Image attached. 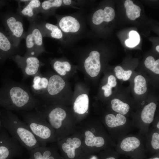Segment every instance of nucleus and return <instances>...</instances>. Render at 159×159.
Listing matches in <instances>:
<instances>
[{"instance_id":"41","label":"nucleus","mask_w":159,"mask_h":159,"mask_svg":"<svg viewBox=\"0 0 159 159\" xmlns=\"http://www.w3.org/2000/svg\"></svg>"},{"instance_id":"16","label":"nucleus","mask_w":159,"mask_h":159,"mask_svg":"<svg viewBox=\"0 0 159 159\" xmlns=\"http://www.w3.org/2000/svg\"><path fill=\"white\" fill-rule=\"evenodd\" d=\"M27 159H59L56 153L52 149L38 146L29 151Z\"/></svg>"},{"instance_id":"1","label":"nucleus","mask_w":159,"mask_h":159,"mask_svg":"<svg viewBox=\"0 0 159 159\" xmlns=\"http://www.w3.org/2000/svg\"><path fill=\"white\" fill-rule=\"evenodd\" d=\"M0 87V107L10 111H30L41 104L28 87L8 77H3Z\"/></svg>"},{"instance_id":"15","label":"nucleus","mask_w":159,"mask_h":159,"mask_svg":"<svg viewBox=\"0 0 159 159\" xmlns=\"http://www.w3.org/2000/svg\"><path fill=\"white\" fill-rule=\"evenodd\" d=\"M62 0H46L41 2L39 13H41L44 19L56 15L57 9L62 7Z\"/></svg>"},{"instance_id":"22","label":"nucleus","mask_w":159,"mask_h":159,"mask_svg":"<svg viewBox=\"0 0 159 159\" xmlns=\"http://www.w3.org/2000/svg\"><path fill=\"white\" fill-rule=\"evenodd\" d=\"M105 119L106 124L111 128L122 125L126 121L125 117L120 113L117 114L116 117L112 114H108L106 115Z\"/></svg>"},{"instance_id":"9","label":"nucleus","mask_w":159,"mask_h":159,"mask_svg":"<svg viewBox=\"0 0 159 159\" xmlns=\"http://www.w3.org/2000/svg\"><path fill=\"white\" fill-rule=\"evenodd\" d=\"M23 5H18L17 14L26 17L30 22L37 21L41 2L39 0H20Z\"/></svg>"},{"instance_id":"29","label":"nucleus","mask_w":159,"mask_h":159,"mask_svg":"<svg viewBox=\"0 0 159 159\" xmlns=\"http://www.w3.org/2000/svg\"><path fill=\"white\" fill-rule=\"evenodd\" d=\"M145 66L155 73L159 74V59L155 60L152 56H149L146 59L144 62Z\"/></svg>"},{"instance_id":"4","label":"nucleus","mask_w":159,"mask_h":159,"mask_svg":"<svg viewBox=\"0 0 159 159\" xmlns=\"http://www.w3.org/2000/svg\"><path fill=\"white\" fill-rule=\"evenodd\" d=\"M19 112L40 145L43 146L45 142L52 138V130L40 113L35 109Z\"/></svg>"},{"instance_id":"12","label":"nucleus","mask_w":159,"mask_h":159,"mask_svg":"<svg viewBox=\"0 0 159 159\" xmlns=\"http://www.w3.org/2000/svg\"><path fill=\"white\" fill-rule=\"evenodd\" d=\"M84 65L87 73L91 77L97 76L101 68L100 54L96 50H91L85 58Z\"/></svg>"},{"instance_id":"32","label":"nucleus","mask_w":159,"mask_h":159,"mask_svg":"<svg viewBox=\"0 0 159 159\" xmlns=\"http://www.w3.org/2000/svg\"><path fill=\"white\" fill-rule=\"evenodd\" d=\"M117 77L119 79H122L125 76L126 71L124 70L121 66H118L114 69Z\"/></svg>"},{"instance_id":"24","label":"nucleus","mask_w":159,"mask_h":159,"mask_svg":"<svg viewBox=\"0 0 159 159\" xmlns=\"http://www.w3.org/2000/svg\"><path fill=\"white\" fill-rule=\"evenodd\" d=\"M85 143L89 146L97 147L102 146L104 144L105 141L103 138L101 137H95L91 131L87 130L85 133Z\"/></svg>"},{"instance_id":"21","label":"nucleus","mask_w":159,"mask_h":159,"mask_svg":"<svg viewBox=\"0 0 159 159\" xmlns=\"http://www.w3.org/2000/svg\"><path fill=\"white\" fill-rule=\"evenodd\" d=\"M156 107V104L152 102L144 107L141 114V118L143 122L149 124L153 121Z\"/></svg>"},{"instance_id":"23","label":"nucleus","mask_w":159,"mask_h":159,"mask_svg":"<svg viewBox=\"0 0 159 159\" xmlns=\"http://www.w3.org/2000/svg\"><path fill=\"white\" fill-rule=\"evenodd\" d=\"M54 69L59 74L62 76L65 75L67 72L69 71L71 65L68 61L55 59L52 62Z\"/></svg>"},{"instance_id":"7","label":"nucleus","mask_w":159,"mask_h":159,"mask_svg":"<svg viewBox=\"0 0 159 159\" xmlns=\"http://www.w3.org/2000/svg\"><path fill=\"white\" fill-rule=\"evenodd\" d=\"M14 61L21 69L23 74V80L33 77L39 73L43 63L37 58L33 56H22L16 54L9 58Z\"/></svg>"},{"instance_id":"13","label":"nucleus","mask_w":159,"mask_h":159,"mask_svg":"<svg viewBox=\"0 0 159 159\" xmlns=\"http://www.w3.org/2000/svg\"><path fill=\"white\" fill-rule=\"evenodd\" d=\"M19 54L18 48L14 46L8 37L0 31V64L14 55Z\"/></svg>"},{"instance_id":"33","label":"nucleus","mask_w":159,"mask_h":159,"mask_svg":"<svg viewBox=\"0 0 159 159\" xmlns=\"http://www.w3.org/2000/svg\"><path fill=\"white\" fill-rule=\"evenodd\" d=\"M112 88L107 84L102 87V89L104 90V95L105 96L108 97L111 95L112 94Z\"/></svg>"},{"instance_id":"37","label":"nucleus","mask_w":159,"mask_h":159,"mask_svg":"<svg viewBox=\"0 0 159 159\" xmlns=\"http://www.w3.org/2000/svg\"><path fill=\"white\" fill-rule=\"evenodd\" d=\"M156 49L158 52H159V46L158 45L156 47Z\"/></svg>"},{"instance_id":"38","label":"nucleus","mask_w":159,"mask_h":159,"mask_svg":"<svg viewBox=\"0 0 159 159\" xmlns=\"http://www.w3.org/2000/svg\"><path fill=\"white\" fill-rule=\"evenodd\" d=\"M106 159H115V158L113 157H110L107 158Z\"/></svg>"},{"instance_id":"11","label":"nucleus","mask_w":159,"mask_h":159,"mask_svg":"<svg viewBox=\"0 0 159 159\" xmlns=\"http://www.w3.org/2000/svg\"><path fill=\"white\" fill-rule=\"evenodd\" d=\"M36 22L43 37H49L57 39L64 46V37L63 34L56 25L50 23L44 20L39 21H36Z\"/></svg>"},{"instance_id":"20","label":"nucleus","mask_w":159,"mask_h":159,"mask_svg":"<svg viewBox=\"0 0 159 159\" xmlns=\"http://www.w3.org/2000/svg\"><path fill=\"white\" fill-rule=\"evenodd\" d=\"M124 6L126 15L130 19L134 20L140 16L141 9L138 6L134 4L132 1L126 0Z\"/></svg>"},{"instance_id":"36","label":"nucleus","mask_w":159,"mask_h":159,"mask_svg":"<svg viewBox=\"0 0 159 159\" xmlns=\"http://www.w3.org/2000/svg\"><path fill=\"white\" fill-rule=\"evenodd\" d=\"M1 110H0V129L1 126H2V123H1Z\"/></svg>"},{"instance_id":"14","label":"nucleus","mask_w":159,"mask_h":159,"mask_svg":"<svg viewBox=\"0 0 159 159\" xmlns=\"http://www.w3.org/2000/svg\"><path fill=\"white\" fill-rule=\"evenodd\" d=\"M65 85L64 81L60 76L57 74L53 75L49 79L48 85L46 90L42 94L36 97L37 98L47 95L49 97L55 96L63 89Z\"/></svg>"},{"instance_id":"2","label":"nucleus","mask_w":159,"mask_h":159,"mask_svg":"<svg viewBox=\"0 0 159 159\" xmlns=\"http://www.w3.org/2000/svg\"><path fill=\"white\" fill-rule=\"evenodd\" d=\"M87 14L84 9L69 14H56V25L62 31L64 37V46H72L80 39L87 37Z\"/></svg>"},{"instance_id":"6","label":"nucleus","mask_w":159,"mask_h":159,"mask_svg":"<svg viewBox=\"0 0 159 159\" xmlns=\"http://www.w3.org/2000/svg\"><path fill=\"white\" fill-rule=\"evenodd\" d=\"M20 15L12 13L8 15L5 20L7 31V36L12 44L18 48L23 38H24V32L23 19Z\"/></svg>"},{"instance_id":"39","label":"nucleus","mask_w":159,"mask_h":159,"mask_svg":"<svg viewBox=\"0 0 159 159\" xmlns=\"http://www.w3.org/2000/svg\"><path fill=\"white\" fill-rule=\"evenodd\" d=\"M157 127L158 128H159V122H158L157 125Z\"/></svg>"},{"instance_id":"30","label":"nucleus","mask_w":159,"mask_h":159,"mask_svg":"<svg viewBox=\"0 0 159 159\" xmlns=\"http://www.w3.org/2000/svg\"><path fill=\"white\" fill-rule=\"evenodd\" d=\"M129 38L125 41L126 45L130 47H133L140 42V38L139 34L135 31L132 30L129 33Z\"/></svg>"},{"instance_id":"31","label":"nucleus","mask_w":159,"mask_h":159,"mask_svg":"<svg viewBox=\"0 0 159 159\" xmlns=\"http://www.w3.org/2000/svg\"><path fill=\"white\" fill-rule=\"evenodd\" d=\"M151 144L153 148L155 150L159 149V134L155 132L152 135Z\"/></svg>"},{"instance_id":"17","label":"nucleus","mask_w":159,"mask_h":159,"mask_svg":"<svg viewBox=\"0 0 159 159\" xmlns=\"http://www.w3.org/2000/svg\"><path fill=\"white\" fill-rule=\"evenodd\" d=\"M48 81L49 79L42 76L40 72L33 77L30 88L32 94L35 97H36L42 95L46 90Z\"/></svg>"},{"instance_id":"26","label":"nucleus","mask_w":159,"mask_h":159,"mask_svg":"<svg viewBox=\"0 0 159 159\" xmlns=\"http://www.w3.org/2000/svg\"><path fill=\"white\" fill-rule=\"evenodd\" d=\"M134 82V90L136 94L141 95L146 92L147 90L146 81L143 76L137 75L135 77Z\"/></svg>"},{"instance_id":"3","label":"nucleus","mask_w":159,"mask_h":159,"mask_svg":"<svg viewBox=\"0 0 159 159\" xmlns=\"http://www.w3.org/2000/svg\"><path fill=\"white\" fill-rule=\"evenodd\" d=\"M2 126L8 130L11 137L28 151L40 144L28 126L12 111L1 110Z\"/></svg>"},{"instance_id":"19","label":"nucleus","mask_w":159,"mask_h":159,"mask_svg":"<svg viewBox=\"0 0 159 159\" xmlns=\"http://www.w3.org/2000/svg\"><path fill=\"white\" fill-rule=\"evenodd\" d=\"M89 99L86 94H82L78 96L74 103L73 109L78 114H82L85 113L89 107Z\"/></svg>"},{"instance_id":"40","label":"nucleus","mask_w":159,"mask_h":159,"mask_svg":"<svg viewBox=\"0 0 159 159\" xmlns=\"http://www.w3.org/2000/svg\"><path fill=\"white\" fill-rule=\"evenodd\" d=\"M151 159H159V158H154Z\"/></svg>"},{"instance_id":"25","label":"nucleus","mask_w":159,"mask_h":159,"mask_svg":"<svg viewBox=\"0 0 159 159\" xmlns=\"http://www.w3.org/2000/svg\"><path fill=\"white\" fill-rule=\"evenodd\" d=\"M140 145V142L138 139L134 137H130L124 139L120 146L124 151L129 152L137 148Z\"/></svg>"},{"instance_id":"27","label":"nucleus","mask_w":159,"mask_h":159,"mask_svg":"<svg viewBox=\"0 0 159 159\" xmlns=\"http://www.w3.org/2000/svg\"><path fill=\"white\" fill-rule=\"evenodd\" d=\"M111 104L112 108L113 110L122 115L126 114L130 108L127 104L124 103L117 98L112 100Z\"/></svg>"},{"instance_id":"18","label":"nucleus","mask_w":159,"mask_h":159,"mask_svg":"<svg viewBox=\"0 0 159 159\" xmlns=\"http://www.w3.org/2000/svg\"><path fill=\"white\" fill-rule=\"evenodd\" d=\"M81 144V141L78 138H69L67 140L66 143L62 144V148L69 158L73 159L76 156L75 149L79 148Z\"/></svg>"},{"instance_id":"8","label":"nucleus","mask_w":159,"mask_h":159,"mask_svg":"<svg viewBox=\"0 0 159 159\" xmlns=\"http://www.w3.org/2000/svg\"><path fill=\"white\" fill-rule=\"evenodd\" d=\"M22 147L5 131L0 134V159H12L22 155Z\"/></svg>"},{"instance_id":"28","label":"nucleus","mask_w":159,"mask_h":159,"mask_svg":"<svg viewBox=\"0 0 159 159\" xmlns=\"http://www.w3.org/2000/svg\"><path fill=\"white\" fill-rule=\"evenodd\" d=\"M62 7H71L79 10L87 8L88 1L87 0H62Z\"/></svg>"},{"instance_id":"10","label":"nucleus","mask_w":159,"mask_h":159,"mask_svg":"<svg viewBox=\"0 0 159 159\" xmlns=\"http://www.w3.org/2000/svg\"><path fill=\"white\" fill-rule=\"evenodd\" d=\"M115 15L114 10L112 8L106 6L103 9L100 8L90 15H86L87 23L91 26H98L104 22L112 21Z\"/></svg>"},{"instance_id":"35","label":"nucleus","mask_w":159,"mask_h":159,"mask_svg":"<svg viewBox=\"0 0 159 159\" xmlns=\"http://www.w3.org/2000/svg\"><path fill=\"white\" fill-rule=\"evenodd\" d=\"M132 73V71L130 70L126 71V73L125 76L123 77L122 79L124 81H126L128 80L130 78Z\"/></svg>"},{"instance_id":"34","label":"nucleus","mask_w":159,"mask_h":159,"mask_svg":"<svg viewBox=\"0 0 159 159\" xmlns=\"http://www.w3.org/2000/svg\"><path fill=\"white\" fill-rule=\"evenodd\" d=\"M112 87L116 86L117 82L115 77L113 75H110L108 77V82L107 83Z\"/></svg>"},{"instance_id":"5","label":"nucleus","mask_w":159,"mask_h":159,"mask_svg":"<svg viewBox=\"0 0 159 159\" xmlns=\"http://www.w3.org/2000/svg\"><path fill=\"white\" fill-rule=\"evenodd\" d=\"M43 37L36 21L30 22L29 28L27 32L25 33L24 37L26 40V50L23 56L37 57L46 52Z\"/></svg>"}]
</instances>
